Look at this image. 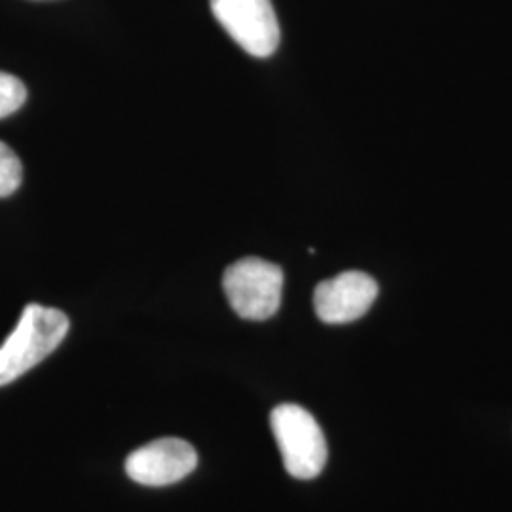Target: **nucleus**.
I'll use <instances>...</instances> for the list:
<instances>
[{
  "label": "nucleus",
  "mask_w": 512,
  "mask_h": 512,
  "mask_svg": "<svg viewBox=\"0 0 512 512\" xmlns=\"http://www.w3.org/2000/svg\"><path fill=\"white\" fill-rule=\"evenodd\" d=\"M69 332V317L61 310L29 304L21 311L14 332L0 346V387L12 384L42 363Z\"/></svg>",
  "instance_id": "f257e3e1"
},
{
  "label": "nucleus",
  "mask_w": 512,
  "mask_h": 512,
  "mask_svg": "<svg viewBox=\"0 0 512 512\" xmlns=\"http://www.w3.org/2000/svg\"><path fill=\"white\" fill-rule=\"evenodd\" d=\"M270 423L287 473L298 480L321 475L329 448L323 429L310 412L298 404H279L270 416Z\"/></svg>",
  "instance_id": "f03ea898"
},
{
  "label": "nucleus",
  "mask_w": 512,
  "mask_h": 512,
  "mask_svg": "<svg viewBox=\"0 0 512 512\" xmlns=\"http://www.w3.org/2000/svg\"><path fill=\"white\" fill-rule=\"evenodd\" d=\"M222 287L241 319L266 321L281 306L283 270L262 258H243L226 268Z\"/></svg>",
  "instance_id": "7ed1b4c3"
},
{
  "label": "nucleus",
  "mask_w": 512,
  "mask_h": 512,
  "mask_svg": "<svg viewBox=\"0 0 512 512\" xmlns=\"http://www.w3.org/2000/svg\"><path fill=\"white\" fill-rule=\"evenodd\" d=\"M220 27L247 54L268 57L279 46V21L272 0H211Z\"/></svg>",
  "instance_id": "20e7f679"
},
{
  "label": "nucleus",
  "mask_w": 512,
  "mask_h": 512,
  "mask_svg": "<svg viewBox=\"0 0 512 512\" xmlns=\"http://www.w3.org/2000/svg\"><path fill=\"white\" fill-rule=\"evenodd\" d=\"M378 298V283L365 272H344L321 281L313 293L317 317L329 325L357 321L372 308Z\"/></svg>",
  "instance_id": "39448f33"
},
{
  "label": "nucleus",
  "mask_w": 512,
  "mask_h": 512,
  "mask_svg": "<svg viewBox=\"0 0 512 512\" xmlns=\"http://www.w3.org/2000/svg\"><path fill=\"white\" fill-rule=\"evenodd\" d=\"M198 465L196 450L181 439H160L135 450L126 459V473L143 486H169Z\"/></svg>",
  "instance_id": "423d86ee"
},
{
  "label": "nucleus",
  "mask_w": 512,
  "mask_h": 512,
  "mask_svg": "<svg viewBox=\"0 0 512 512\" xmlns=\"http://www.w3.org/2000/svg\"><path fill=\"white\" fill-rule=\"evenodd\" d=\"M23 181V165L18 154L0 141V198L12 196Z\"/></svg>",
  "instance_id": "0eeeda50"
},
{
  "label": "nucleus",
  "mask_w": 512,
  "mask_h": 512,
  "mask_svg": "<svg viewBox=\"0 0 512 512\" xmlns=\"http://www.w3.org/2000/svg\"><path fill=\"white\" fill-rule=\"evenodd\" d=\"M27 90L25 84L14 74L0 71V118L14 114L25 105Z\"/></svg>",
  "instance_id": "6e6552de"
}]
</instances>
